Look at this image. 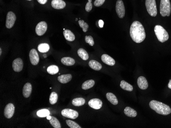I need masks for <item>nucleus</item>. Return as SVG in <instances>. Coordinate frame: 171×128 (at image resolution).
<instances>
[{"label":"nucleus","mask_w":171,"mask_h":128,"mask_svg":"<svg viewBox=\"0 0 171 128\" xmlns=\"http://www.w3.org/2000/svg\"><path fill=\"white\" fill-rule=\"evenodd\" d=\"M137 84L141 89L145 90L148 88V83L147 80L144 77H139L137 79Z\"/></svg>","instance_id":"16"},{"label":"nucleus","mask_w":171,"mask_h":128,"mask_svg":"<svg viewBox=\"0 0 171 128\" xmlns=\"http://www.w3.org/2000/svg\"><path fill=\"white\" fill-rule=\"evenodd\" d=\"M61 113L62 116L71 119H76L79 117V113L71 109H65L62 111Z\"/></svg>","instance_id":"7"},{"label":"nucleus","mask_w":171,"mask_h":128,"mask_svg":"<svg viewBox=\"0 0 171 128\" xmlns=\"http://www.w3.org/2000/svg\"><path fill=\"white\" fill-rule=\"evenodd\" d=\"M66 123L67 125L71 128H81V127L79 126L78 124L75 122L71 121V120H66Z\"/></svg>","instance_id":"34"},{"label":"nucleus","mask_w":171,"mask_h":128,"mask_svg":"<svg viewBox=\"0 0 171 128\" xmlns=\"http://www.w3.org/2000/svg\"><path fill=\"white\" fill-rule=\"evenodd\" d=\"M37 114V116L39 117H45L50 115V112L47 109H42L39 110Z\"/></svg>","instance_id":"32"},{"label":"nucleus","mask_w":171,"mask_h":128,"mask_svg":"<svg viewBox=\"0 0 171 128\" xmlns=\"http://www.w3.org/2000/svg\"><path fill=\"white\" fill-rule=\"evenodd\" d=\"M50 49V47L48 44L46 43L39 44L38 46V50L41 53H46L48 52Z\"/></svg>","instance_id":"28"},{"label":"nucleus","mask_w":171,"mask_h":128,"mask_svg":"<svg viewBox=\"0 0 171 128\" xmlns=\"http://www.w3.org/2000/svg\"><path fill=\"white\" fill-rule=\"evenodd\" d=\"M88 2L86 5L85 9L86 11L90 12L92 9V0H88Z\"/></svg>","instance_id":"36"},{"label":"nucleus","mask_w":171,"mask_h":128,"mask_svg":"<svg viewBox=\"0 0 171 128\" xmlns=\"http://www.w3.org/2000/svg\"><path fill=\"white\" fill-rule=\"evenodd\" d=\"M51 117L50 115H48V116L47 117V119H48V120H50V119H51Z\"/></svg>","instance_id":"41"},{"label":"nucleus","mask_w":171,"mask_h":128,"mask_svg":"<svg viewBox=\"0 0 171 128\" xmlns=\"http://www.w3.org/2000/svg\"><path fill=\"white\" fill-rule=\"evenodd\" d=\"M47 29V24L45 22H41L35 28V32L39 36H42L46 33Z\"/></svg>","instance_id":"9"},{"label":"nucleus","mask_w":171,"mask_h":128,"mask_svg":"<svg viewBox=\"0 0 171 128\" xmlns=\"http://www.w3.org/2000/svg\"><path fill=\"white\" fill-rule=\"evenodd\" d=\"M58 94H56V92H52L50 94V98H49L50 103L52 105L55 104L58 101Z\"/></svg>","instance_id":"31"},{"label":"nucleus","mask_w":171,"mask_h":128,"mask_svg":"<svg viewBox=\"0 0 171 128\" xmlns=\"http://www.w3.org/2000/svg\"><path fill=\"white\" fill-rule=\"evenodd\" d=\"M85 41L88 43L90 46H93L94 44V41L93 38L91 36H86Z\"/></svg>","instance_id":"35"},{"label":"nucleus","mask_w":171,"mask_h":128,"mask_svg":"<svg viewBox=\"0 0 171 128\" xmlns=\"http://www.w3.org/2000/svg\"><path fill=\"white\" fill-rule=\"evenodd\" d=\"M16 21V16L15 14L12 11L8 12L7 13L6 21V27L8 29L12 28L14 25Z\"/></svg>","instance_id":"8"},{"label":"nucleus","mask_w":171,"mask_h":128,"mask_svg":"<svg viewBox=\"0 0 171 128\" xmlns=\"http://www.w3.org/2000/svg\"><path fill=\"white\" fill-rule=\"evenodd\" d=\"M32 89H33L32 85L30 83H26L25 85L24 86L23 89V96L26 98H29L32 92Z\"/></svg>","instance_id":"15"},{"label":"nucleus","mask_w":171,"mask_h":128,"mask_svg":"<svg viewBox=\"0 0 171 128\" xmlns=\"http://www.w3.org/2000/svg\"><path fill=\"white\" fill-rule=\"evenodd\" d=\"M14 111L15 107L12 104L10 103L7 104L4 109V116L8 119H11L14 115Z\"/></svg>","instance_id":"10"},{"label":"nucleus","mask_w":171,"mask_h":128,"mask_svg":"<svg viewBox=\"0 0 171 128\" xmlns=\"http://www.w3.org/2000/svg\"><path fill=\"white\" fill-rule=\"evenodd\" d=\"M61 62L66 66H72L75 64L74 59L71 57H64L61 59Z\"/></svg>","instance_id":"23"},{"label":"nucleus","mask_w":171,"mask_h":128,"mask_svg":"<svg viewBox=\"0 0 171 128\" xmlns=\"http://www.w3.org/2000/svg\"><path fill=\"white\" fill-rule=\"evenodd\" d=\"M130 36L136 43H141L146 38V32L143 26L138 21H134L130 29Z\"/></svg>","instance_id":"1"},{"label":"nucleus","mask_w":171,"mask_h":128,"mask_svg":"<svg viewBox=\"0 0 171 128\" xmlns=\"http://www.w3.org/2000/svg\"><path fill=\"white\" fill-rule=\"evenodd\" d=\"M146 6L147 11L151 16L157 15V10L155 0H146Z\"/></svg>","instance_id":"5"},{"label":"nucleus","mask_w":171,"mask_h":128,"mask_svg":"<svg viewBox=\"0 0 171 128\" xmlns=\"http://www.w3.org/2000/svg\"><path fill=\"white\" fill-rule=\"evenodd\" d=\"M12 67L16 72H20L23 69V62L21 58H16L12 63Z\"/></svg>","instance_id":"12"},{"label":"nucleus","mask_w":171,"mask_h":128,"mask_svg":"<svg viewBox=\"0 0 171 128\" xmlns=\"http://www.w3.org/2000/svg\"><path fill=\"white\" fill-rule=\"evenodd\" d=\"M50 123L51 124V125L54 128H61V125H60V121H58L56 118L55 117H51V119L49 120Z\"/></svg>","instance_id":"29"},{"label":"nucleus","mask_w":171,"mask_h":128,"mask_svg":"<svg viewBox=\"0 0 171 128\" xmlns=\"http://www.w3.org/2000/svg\"><path fill=\"white\" fill-rule=\"evenodd\" d=\"M51 6L54 9H64L66 7V3L62 0H53L51 2Z\"/></svg>","instance_id":"14"},{"label":"nucleus","mask_w":171,"mask_h":128,"mask_svg":"<svg viewBox=\"0 0 171 128\" xmlns=\"http://www.w3.org/2000/svg\"><path fill=\"white\" fill-rule=\"evenodd\" d=\"M37 1L41 4H45L47 2V0H37Z\"/></svg>","instance_id":"39"},{"label":"nucleus","mask_w":171,"mask_h":128,"mask_svg":"<svg viewBox=\"0 0 171 128\" xmlns=\"http://www.w3.org/2000/svg\"><path fill=\"white\" fill-rule=\"evenodd\" d=\"M116 11L119 18H124L125 15V7L122 0L117 1L116 4Z\"/></svg>","instance_id":"6"},{"label":"nucleus","mask_w":171,"mask_h":128,"mask_svg":"<svg viewBox=\"0 0 171 128\" xmlns=\"http://www.w3.org/2000/svg\"><path fill=\"white\" fill-rule=\"evenodd\" d=\"M102 60L105 64L110 66H113L115 64V61L113 58L111 57L109 55L104 54L102 56Z\"/></svg>","instance_id":"17"},{"label":"nucleus","mask_w":171,"mask_h":128,"mask_svg":"<svg viewBox=\"0 0 171 128\" xmlns=\"http://www.w3.org/2000/svg\"><path fill=\"white\" fill-rule=\"evenodd\" d=\"M30 62L33 65H37L39 62V58L37 51L35 49L31 50L29 52Z\"/></svg>","instance_id":"11"},{"label":"nucleus","mask_w":171,"mask_h":128,"mask_svg":"<svg viewBox=\"0 0 171 128\" xmlns=\"http://www.w3.org/2000/svg\"><path fill=\"white\" fill-rule=\"evenodd\" d=\"M79 25L83 28V30L84 32H86L88 31L89 25L87 23H86L83 20H79Z\"/></svg>","instance_id":"33"},{"label":"nucleus","mask_w":171,"mask_h":128,"mask_svg":"<svg viewBox=\"0 0 171 128\" xmlns=\"http://www.w3.org/2000/svg\"><path fill=\"white\" fill-rule=\"evenodd\" d=\"M124 113L127 117H135L137 116V113L135 110L129 107H127L124 110Z\"/></svg>","instance_id":"22"},{"label":"nucleus","mask_w":171,"mask_h":128,"mask_svg":"<svg viewBox=\"0 0 171 128\" xmlns=\"http://www.w3.org/2000/svg\"><path fill=\"white\" fill-rule=\"evenodd\" d=\"M168 87L170 89H171V80H170L169 84H168Z\"/></svg>","instance_id":"40"},{"label":"nucleus","mask_w":171,"mask_h":128,"mask_svg":"<svg viewBox=\"0 0 171 128\" xmlns=\"http://www.w3.org/2000/svg\"><path fill=\"white\" fill-rule=\"evenodd\" d=\"M77 20H78L77 18H76V19H75V20H76V21H77Z\"/></svg>","instance_id":"44"},{"label":"nucleus","mask_w":171,"mask_h":128,"mask_svg":"<svg viewBox=\"0 0 171 128\" xmlns=\"http://www.w3.org/2000/svg\"><path fill=\"white\" fill-rule=\"evenodd\" d=\"M44 57H46V55H44Z\"/></svg>","instance_id":"43"},{"label":"nucleus","mask_w":171,"mask_h":128,"mask_svg":"<svg viewBox=\"0 0 171 128\" xmlns=\"http://www.w3.org/2000/svg\"><path fill=\"white\" fill-rule=\"evenodd\" d=\"M149 105L152 109L159 115H167L171 113V109L169 106L158 101L152 100Z\"/></svg>","instance_id":"2"},{"label":"nucleus","mask_w":171,"mask_h":128,"mask_svg":"<svg viewBox=\"0 0 171 128\" xmlns=\"http://www.w3.org/2000/svg\"><path fill=\"white\" fill-rule=\"evenodd\" d=\"M2 49L1 48L0 49V55H1V54H2Z\"/></svg>","instance_id":"42"},{"label":"nucleus","mask_w":171,"mask_h":128,"mask_svg":"<svg viewBox=\"0 0 171 128\" xmlns=\"http://www.w3.org/2000/svg\"><path fill=\"white\" fill-rule=\"evenodd\" d=\"M88 104L91 107L98 110L102 108V102L99 98H93L89 101Z\"/></svg>","instance_id":"13"},{"label":"nucleus","mask_w":171,"mask_h":128,"mask_svg":"<svg viewBox=\"0 0 171 128\" xmlns=\"http://www.w3.org/2000/svg\"><path fill=\"white\" fill-rule=\"evenodd\" d=\"M154 31L157 39L160 42H164L169 39L168 33L161 26H156L154 28Z\"/></svg>","instance_id":"3"},{"label":"nucleus","mask_w":171,"mask_h":128,"mask_svg":"<svg viewBox=\"0 0 171 128\" xmlns=\"http://www.w3.org/2000/svg\"><path fill=\"white\" fill-rule=\"evenodd\" d=\"M63 34L65 37V39L69 41H74L75 38V37L74 34L69 30H65L63 32Z\"/></svg>","instance_id":"19"},{"label":"nucleus","mask_w":171,"mask_h":128,"mask_svg":"<svg viewBox=\"0 0 171 128\" xmlns=\"http://www.w3.org/2000/svg\"><path fill=\"white\" fill-rule=\"evenodd\" d=\"M171 3L170 0H161L160 12L162 16H169L171 14Z\"/></svg>","instance_id":"4"},{"label":"nucleus","mask_w":171,"mask_h":128,"mask_svg":"<svg viewBox=\"0 0 171 128\" xmlns=\"http://www.w3.org/2000/svg\"><path fill=\"white\" fill-rule=\"evenodd\" d=\"M106 0H95L94 5L96 7H100L104 3Z\"/></svg>","instance_id":"37"},{"label":"nucleus","mask_w":171,"mask_h":128,"mask_svg":"<svg viewBox=\"0 0 171 128\" xmlns=\"http://www.w3.org/2000/svg\"><path fill=\"white\" fill-rule=\"evenodd\" d=\"M58 81L62 84H66L70 82L72 79V75L71 74H66L58 76Z\"/></svg>","instance_id":"18"},{"label":"nucleus","mask_w":171,"mask_h":128,"mask_svg":"<svg viewBox=\"0 0 171 128\" xmlns=\"http://www.w3.org/2000/svg\"><path fill=\"white\" fill-rule=\"evenodd\" d=\"M85 103V100L82 98H74L72 100L73 105L76 106V107H79V106L83 105Z\"/></svg>","instance_id":"26"},{"label":"nucleus","mask_w":171,"mask_h":128,"mask_svg":"<svg viewBox=\"0 0 171 128\" xmlns=\"http://www.w3.org/2000/svg\"><path fill=\"white\" fill-rule=\"evenodd\" d=\"M95 84V81L93 80H89L86 81L85 82H83L82 85V89L83 90H87L90 89L91 88L93 87V86Z\"/></svg>","instance_id":"25"},{"label":"nucleus","mask_w":171,"mask_h":128,"mask_svg":"<svg viewBox=\"0 0 171 128\" xmlns=\"http://www.w3.org/2000/svg\"><path fill=\"white\" fill-rule=\"evenodd\" d=\"M106 97L108 100L114 105H116L118 104V100L116 98V96L113 94L111 92H108L106 94Z\"/></svg>","instance_id":"21"},{"label":"nucleus","mask_w":171,"mask_h":128,"mask_svg":"<svg viewBox=\"0 0 171 128\" xmlns=\"http://www.w3.org/2000/svg\"><path fill=\"white\" fill-rule=\"evenodd\" d=\"M98 25L100 26V28H102L104 27V21L102 20H100L98 22Z\"/></svg>","instance_id":"38"},{"label":"nucleus","mask_w":171,"mask_h":128,"mask_svg":"<svg viewBox=\"0 0 171 128\" xmlns=\"http://www.w3.org/2000/svg\"><path fill=\"white\" fill-rule=\"evenodd\" d=\"M28 1H31V0H28Z\"/></svg>","instance_id":"45"},{"label":"nucleus","mask_w":171,"mask_h":128,"mask_svg":"<svg viewBox=\"0 0 171 128\" xmlns=\"http://www.w3.org/2000/svg\"><path fill=\"white\" fill-rule=\"evenodd\" d=\"M89 65L91 69L95 71H100L102 68V64L97 61L92 60L89 62Z\"/></svg>","instance_id":"20"},{"label":"nucleus","mask_w":171,"mask_h":128,"mask_svg":"<svg viewBox=\"0 0 171 128\" xmlns=\"http://www.w3.org/2000/svg\"><path fill=\"white\" fill-rule=\"evenodd\" d=\"M120 86L122 89L128 92H132L133 89V87L132 86V85L124 80L121 81Z\"/></svg>","instance_id":"24"},{"label":"nucleus","mask_w":171,"mask_h":128,"mask_svg":"<svg viewBox=\"0 0 171 128\" xmlns=\"http://www.w3.org/2000/svg\"><path fill=\"white\" fill-rule=\"evenodd\" d=\"M77 54L79 57H81L83 60H87L89 59V55L87 51L81 48L79 49L77 51Z\"/></svg>","instance_id":"27"},{"label":"nucleus","mask_w":171,"mask_h":128,"mask_svg":"<svg viewBox=\"0 0 171 128\" xmlns=\"http://www.w3.org/2000/svg\"><path fill=\"white\" fill-rule=\"evenodd\" d=\"M59 71V69L58 66L52 65L49 66L47 68V72L50 75H55L58 73Z\"/></svg>","instance_id":"30"}]
</instances>
